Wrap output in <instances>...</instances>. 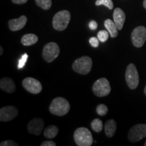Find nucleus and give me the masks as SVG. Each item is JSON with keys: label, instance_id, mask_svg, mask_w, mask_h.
<instances>
[{"label": "nucleus", "instance_id": "nucleus-1", "mask_svg": "<svg viewBox=\"0 0 146 146\" xmlns=\"http://www.w3.org/2000/svg\"><path fill=\"white\" fill-rule=\"evenodd\" d=\"M70 108V106L68 100L61 97L54 98L49 107L50 112L58 116H64L69 112Z\"/></svg>", "mask_w": 146, "mask_h": 146}, {"label": "nucleus", "instance_id": "nucleus-2", "mask_svg": "<svg viewBox=\"0 0 146 146\" xmlns=\"http://www.w3.org/2000/svg\"><path fill=\"white\" fill-rule=\"evenodd\" d=\"M74 139L78 146H91L94 142L92 134L88 129L80 127L74 133Z\"/></svg>", "mask_w": 146, "mask_h": 146}, {"label": "nucleus", "instance_id": "nucleus-3", "mask_svg": "<svg viewBox=\"0 0 146 146\" xmlns=\"http://www.w3.org/2000/svg\"><path fill=\"white\" fill-rule=\"evenodd\" d=\"M71 15L68 10H62L55 14L53 18V27L59 31H64L70 21Z\"/></svg>", "mask_w": 146, "mask_h": 146}, {"label": "nucleus", "instance_id": "nucleus-4", "mask_svg": "<svg viewBox=\"0 0 146 146\" xmlns=\"http://www.w3.org/2000/svg\"><path fill=\"white\" fill-rule=\"evenodd\" d=\"M92 60L89 56H82L73 62L72 68L76 72L81 74H87L92 68Z\"/></svg>", "mask_w": 146, "mask_h": 146}, {"label": "nucleus", "instance_id": "nucleus-5", "mask_svg": "<svg viewBox=\"0 0 146 146\" xmlns=\"http://www.w3.org/2000/svg\"><path fill=\"white\" fill-rule=\"evenodd\" d=\"M125 79L128 87L131 89H135L137 87L139 83V73L134 64L128 65L125 72Z\"/></svg>", "mask_w": 146, "mask_h": 146}, {"label": "nucleus", "instance_id": "nucleus-6", "mask_svg": "<svg viewBox=\"0 0 146 146\" xmlns=\"http://www.w3.org/2000/svg\"><path fill=\"white\" fill-rule=\"evenodd\" d=\"M94 94L98 97H105L109 95L111 87L108 80L106 78H100L95 82L92 87Z\"/></svg>", "mask_w": 146, "mask_h": 146}, {"label": "nucleus", "instance_id": "nucleus-7", "mask_svg": "<svg viewBox=\"0 0 146 146\" xmlns=\"http://www.w3.org/2000/svg\"><path fill=\"white\" fill-rule=\"evenodd\" d=\"M60 54V47L55 42H50L46 44L43 49V59L47 62H52L54 60L57 58Z\"/></svg>", "mask_w": 146, "mask_h": 146}, {"label": "nucleus", "instance_id": "nucleus-8", "mask_svg": "<svg viewBox=\"0 0 146 146\" xmlns=\"http://www.w3.org/2000/svg\"><path fill=\"white\" fill-rule=\"evenodd\" d=\"M146 137V124H138L131 127L128 133V139L135 143Z\"/></svg>", "mask_w": 146, "mask_h": 146}, {"label": "nucleus", "instance_id": "nucleus-9", "mask_svg": "<svg viewBox=\"0 0 146 146\" xmlns=\"http://www.w3.org/2000/svg\"><path fill=\"white\" fill-rule=\"evenodd\" d=\"M131 41L136 47H141L146 41V28L143 26L136 27L131 33Z\"/></svg>", "mask_w": 146, "mask_h": 146}, {"label": "nucleus", "instance_id": "nucleus-10", "mask_svg": "<svg viewBox=\"0 0 146 146\" xmlns=\"http://www.w3.org/2000/svg\"><path fill=\"white\" fill-rule=\"evenodd\" d=\"M23 86L25 89L33 94H38L42 91V85L36 78L27 77L23 81Z\"/></svg>", "mask_w": 146, "mask_h": 146}, {"label": "nucleus", "instance_id": "nucleus-11", "mask_svg": "<svg viewBox=\"0 0 146 146\" xmlns=\"http://www.w3.org/2000/svg\"><path fill=\"white\" fill-rule=\"evenodd\" d=\"M18 114V110L13 106H6L0 110V120L9 122L14 120Z\"/></svg>", "mask_w": 146, "mask_h": 146}, {"label": "nucleus", "instance_id": "nucleus-12", "mask_svg": "<svg viewBox=\"0 0 146 146\" xmlns=\"http://www.w3.org/2000/svg\"><path fill=\"white\" fill-rule=\"evenodd\" d=\"M44 120L42 119V118H33L28 123V126H27L29 133H31V134L35 135L36 136L40 135L43 127H44Z\"/></svg>", "mask_w": 146, "mask_h": 146}, {"label": "nucleus", "instance_id": "nucleus-13", "mask_svg": "<svg viewBox=\"0 0 146 146\" xmlns=\"http://www.w3.org/2000/svg\"><path fill=\"white\" fill-rule=\"evenodd\" d=\"M27 22V18L26 16L23 15L21 17L16 19L10 20L8 22L9 28L12 31H18L24 28Z\"/></svg>", "mask_w": 146, "mask_h": 146}, {"label": "nucleus", "instance_id": "nucleus-14", "mask_svg": "<svg viewBox=\"0 0 146 146\" xmlns=\"http://www.w3.org/2000/svg\"><path fill=\"white\" fill-rule=\"evenodd\" d=\"M113 18L118 30H122L126 19L125 13L124 11L119 8H115L113 13Z\"/></svg>", "mask_w": 146, "mask_h": 146}, {"label": "nucleus", "instance_id": "nucleus-15", "mask_svg": "<svg viewBox=\"0 0 146 146\" xmlns=\"http://www.w3.org/2000/svg\"><path fill=\"white\" fill-rule=\"evenodd\" d=\"M0 88L9 94H12L16 90V85L13 80L9 77H3L0 81Z\"/></svg>", "mask_w": 146, "mask_h": 146}, {"label": "nucleus", "instance_id": "nucleus-16", "mask_svg": "<svg viewBox=\"0 0 146 146\" xmlns=\"http://www.w3.org/2000/svg\"><path fill=\"white\" fill-rule=\"evenodd\" d=\"M105 134L108 137L111 138L114 135L116 131V123L114 120L110 119L106 122L104 125Z\"/></svg>", "mask_w": 146, "mask_h": 146}, {"label": "nucleus", "instance_id": "nucleus-17", "mask_svg": "<svg viewBox=\"0 0 146 146\" xmlns=\"http://www.w3.org/2000/svg\"><path fill=\"white\" fill-rule=\"evenodd\" d=\"M104 26L108 31L110 35L112 38L116 37L118 36V28L114 21L110 19H106L104 22Z\"/></svg>", "mask_w": 146, "mask_h": 146}, {"label": "nucleus", "instance_id": "nucleus-18", "mask_svg": "<svg viewBox=\"0 0 146 146\" xmlns=\"http://www.w3.org/2000/svg\"><path fill=\"white\" fill-rule=\"evenodd\" d=\"M38 41V36L35 34L29 33L25 35L21 39V43L24 46H30L35 44Z\"/></svg>", "mask_w": 146, "mask_h": 146}, {"label": "nucleus", "instance_id": "nucleus-19", "mask_svg": "<svg viewBox=\"0 0 146 146\" xmlns=\"http://www.w3.org/2000/svg\"><path fill=\"white\" fill-rule=\"evenodd\" d=\"M58 128L56 125H50L45 128L43 135L47 139H54L57 136L58 133Z\"/></svg>", "mask_w": 146, "mask_h": 146}, {"label": "nucleus", "instance_id": "nucleus-20", "mask_svg": "<svg viewBox=\"0 0 146 146\" xmlns=\"http://www.w3.org/2000/svg\"><path fill=\"white\" fill-rule=\"evenodd\" d=\"M91 127L95 132L100 133V131H102V129L104 128L103 123H102V120L99 119V118H96V119H94L91 122Z\"/></svg>", "mask_w": 146, "mask_h": 146}, {"label": "nucleus", "instance_id": "nucleus-21", "mask_svg": "<svg viewBox=\"0 0 146 146\" xmlns=\"http://www.w3.org/2000/svg\"><path fill=\"white\" fill-rule=\"evenodd\" d=\"M36 4L43 10H47L52 7V0H35Z\"/></svg>", "mask_w": 146, "mask_h": 146}, {"label": "nucleus", "instance_id": "nucleus-22", "mask_svg": "<svg viewBox=\"0 0 146 146\" xmlns=\"http://www.w3.org/2000/svg\"><path fill=\"white\" fill-rule=\"evenodd\" d=\"M96 5L97 6L104 5L106 7H107L109 10H112L114 8V3H113L112 0H97Z\"/></svg>", "mask_w": 146, "mask_h": 146}, {"label": "nucleus", "instance_id": "nucleus-23", "mask_svg": "<svg viewBox=\"0 0 146 146\" xmlns=\"http://www.w3.org/2000/svg\"><path fill=\"white\" fill-rule=\"evenodd\" d=\"M108 107L105 104H100L96 108V112L100 116H105L108 113Z\"/></svg>", "mask_w": 146, "mask_h": 146}, {"label": "nucleus", "instance_id": "nucleus-24", "mask_svg": "<svg viewBox=\"0 0 146 146\" xmlns=\"http://www.w3.org/2000/svg\"><path fill=\"white\" fill-rule=\"evenodd\" d=\"M109 37V33L108 31L106 30H102L100 31V32H98V39H99L100 42L102 43H104L108 40Z\"/></svg>", "mask_w": 146, "mask_h": 146}, {"label": "nucleus", "instance_id": "nucleus-25", "mask_svg": "<svg viewBox=\"0 0 146 146\" xmlns=\"http://www.w3.org/2000/svg\"><path fill=\"white\" fill-rule=\"evenodd\" d=\"M28 57H29L28 54H26V53L23 55L22 58L19 60V61H18V69L23 68V67L25 66V64H26L27 59H28Z\"/></svg>", "mask_w": 146, "mask_h": 146}, {"label": "nucleus", "instance_id": "nucleus-26", "mask_svg": "<svg viewBox=\"0 0 146 146\" xmlns=\"http://www.w3.org/2000/svg\"><path fill=\"white\" fill-rule=\"evenodd\" d=\"M1 146H18V143L12 140H5L0 143Z\"/></svg>", "mask_w": 146, "mask_h": 146}, {"label": "nucleus", "instance_id": "nucleus-27", "mask_svg": "<svg viewBox=\"0 0 146 146\" xmlns=\"http://www.w3.org/2000/svg\"><path fill=\"white\" fill-rule=\"evenodd\" d=\"M89 43H90L91 46L93 47H98L99 46V39H98V38L96 37H94V36H92V37H91L90 39H89Z\"/></svg>", "mask_w": 146, "mask_h": 146}, {"label": "nucleus", "instance_id": "nucleus-28", "mask_svg": "<svg viewBox=\"0 0 146 146\" xmlns=\"http://www.w3.org/2000/svg\"><path fill=\"white\" fill-rule=\"evenodd\" d=\"M41 146H56V142L53 141H45L41 143Z\"/></svg>", "mask_w": 146, "mask_h": 146}, {"label": "nucleus", "instance_id": "nucleus-29", "mask_svg": "<svg viewBox=\"0 0 146 146\" xmlns=\"http://www.w3.org/2000/svg\"><path fill=\"white\" fill-rule=\"evenodd\" d=\"M89 27L91 30H96L98 28V23L95 21H91L89 24Z\"/></svg>", "mask_w": 146, "mask_h": 146}, {"label": "nucleus", "instance_id": "nucleus-30", "mask_svg": "<svg viewBox=\"0 0 146 146\" xmlns=\"http://www.w3.org/2000/svg\"><path fill=\"white\" fill-rule=\"evenodd\" d=\"M12 1L15 4H24V3H27L28 0H12Z\"/></svg>", "mask_w": 146, "mask_h": 146}, {"label": "nucleus", "instance_id": "nucleus-31", "mask_svg": "<svg viewBox=\"0 0 146 146\" xmlns=\"http://www.w3.org/2000/svg\"><path fill=\"white\" fill-rule=\"evenodd\" d=\"M3 48H2V47H0V55H1H1H2L3 54Z\"/></svg>", "mask_w": 146, "mask_h": 146}, {"label": "nucleus", "instance_id": "nucleus-32", "mask_svg": "<svg viewBox=\"0 0 146 146\" xmlns=\"http://www.w3.org/2000/svg\"><path fill=\"white\" fill-rule=\"evenodd\" d=\"M143 7L146 9V0H144L143 1Z\"/></svg>", "mask_w": 146, "mask_h": 146}, {"label": "nucleus", "instance_id": "nucleus-33", "mask_svg": "<svg viewBox=\"0 0 146 146\" xmlns=\"http://www.w3.org/2000/svg\"><path fill=\"white\" fill-rule=\"evenodd\" d=\"M144 94H145V95L146 96V85L145 87V89H144Z\"/></svg>", "mask_w": 146, "mask_h": 146}, {"label": "nucleus", "instance_id": "nucleus-34", "mask_svg": "<svg viewBox=\"0 0 146 146\" xmlns=\"http://www.w3.org/2000/svg\"><path fill=\"white\" fill-rule=\"evenodd\" d=\"M144 145H145V146H146V141L145 142V143H144Z\"/></svg>", "mask_w": 146, "mask_h": 146}]
</instances>
